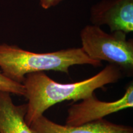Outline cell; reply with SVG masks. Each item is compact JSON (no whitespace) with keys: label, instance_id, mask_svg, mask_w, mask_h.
Instances as JSON below:
<instances>
[{"label":"cell","instance_id":"obj_1","mask_svg":"<svg viewBox=\"0 0 133 133\" xmlns=\"http://www.w3.org/2000/svg\"><path fill=\"white\" fill-rule=\"evenodd\" d=\"M122 76V71L110 64L92 77L71 83L56 82L44 72L26 75L22 82L25 89V97L28 101L25 121L30 127L33 121L54 105L65 101L76 102L86 99L96 89L115 83Z\"/></svg>","mask_w":133,"mask_h":133},{"label":"cell","instance_id":"obj_2","mask_svg":"<svg viewBox=\"0 0 133 133\" xmlns=\"http://www.w3.org/2000/svg\"><path fill=\"white\" fill-rule=\"evenodd\" d=\"M76 65H102L91 59L81 48H69L44 53L30 52L15 45L0 44V69L4 76L22 83L26 75L44 71L69 74V68Z\"/></svg>","mask_w":133,"mask_h":133},{"label":"cell","instance_id":"obj_3","mask_svg":"<svg viewBox=\"0 0 133 133\" xmlns=\"http://www.w3.org/2000/svg\"><path fill=\"white\" fill-rule=\"evenodd\" d=\"M82 48L86 55L95 61H106L117 66L122 71L132 75L133 40L121 31L106 33L99 26L86 25L80 31Z\"/></svg>","mask_w":133,"mask_h":133},{"label":"cell","instance_id":"obj_4","mask_svg":"<svg viewBox=\"0 0 133 133\" xmlns=\"http://www.w3.org/2000/svg\"><path fill=\"white\" fill-rule=\"evenodd\" d=\"M133 107V84L130 83L121 98L112 102L100 101L95 93L78 104H71L67 110L65 125L75 126L99 120L105 116Z\"/></svg>","mask_w":133,"mask_h":133},{"label":"cell","instance_id":"obj_5","mask_svg":"<svg viewBox=\"0 0 133 133\" xmlns=\"http://www.w3.org/2000/svg\"><path fill=\"white\" fill-rule=\"evenodd\" d=\"M92 25H107L110 31H133V0H101L90 9Z\"/></svg>","mask_w":133,"mask_h":133},{"label":"cell","instance_id":"obj_6","mask_svg":"<svg viewBox=\"0 0 133 133\" xmlns=\"http://www.w3.org/2000/svg\"><path fill=\"white\" fill-rule=\"evenodd\" d=\"M30 128L33 133H133L131 126L115 124L104 119L71 126L56 123L44 115L33 121Z\"/></svg>","mask_w":133,"mask_h":133},{"label":"cell","instance_id":"obj_7","mask_svg":"<svg viewBox=\"0 0 133 133\" xmlns=\"http://www.w3.org/2000/svg\"><path fill=\"white\" fill-rule=\"evenodd\" d=\"M11 95L0 91V133H33L25 121L26 104H14Z\"/></svg>","mask_w":133,"mask_h":133},{"label":"cell","instance_id":"obj_8","mask_svg":"<svg viewBox=\"0 0 133 133\" xmlns=\"http://www.w3.org/2000/svg\"><path fill=\"white\" fill-rule=\"evenodd\" d=\"M0 91L9 92L19 96H25V89L22 83L11 80L0 70Z\"/></svg>","mask_w":133,"mask_h":133},{"label":"cell","instance_id":"obj_9","mask_svg":"<svg viewBox=\"0 0 133 133\" xmlns=\"http://www.w3.org/2000/svg\"><path fill=\"white\" fill-rule=\"evenodd\" d=\"M41 6L43 9H48L49 8L57 6L63 0H39Z\"/></svg>","mask_w":133,"mask_h":133}]
</instances>
